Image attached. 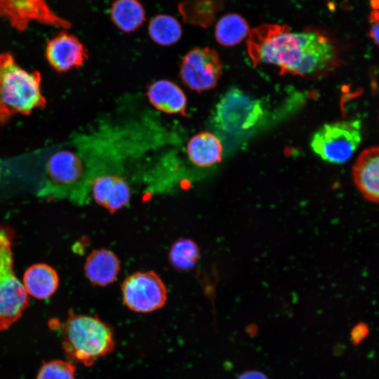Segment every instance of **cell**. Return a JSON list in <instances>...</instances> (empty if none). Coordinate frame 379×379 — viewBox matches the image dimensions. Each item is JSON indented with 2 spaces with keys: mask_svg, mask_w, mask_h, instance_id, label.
Returning <instances> with one entry per match:
<instances>
[{
  "mask_svg": "<svg viewBox=\"0 0 379 379\" xmlns=\"http://www.w3.org/2000/svg\"><path fill=\"white\" fill-rule=\"evenodd\" d=\"M247 51L253 65H275L280 74L321 76L340 58L332 38L315 28L292 31L286 25L264 24L250 31Z\"/></svg>",
  "mask_w": 379,
  "mask_h": 379,
  "instance_id": "1",
  "label": "cell"
},
{
  "mask_svg": "<svg viewBox=\"0 0 379 379\" xmlns=\"http://www.w3.org/2000/svg\"><path fill=\"white\" fill-rule=\"evenodd\" d=\"M49 325L59 330L64 352L74 362L89 367L114 350L113 329L96 316L70 312L64 321L54 319Z\"/></svg>",
  "mask_w": 379,
  "mask_h": 379,
  "instance_id": "2",
  "label": "cell"
},
{
  "mask_svg": "<svg viewBox=\"0 0 379 379\" xmlns=\"http://www.w3.org/2000/svg\"><path fill=\"white\" fill-rule=\"evenodd\" d=\"M41 76L27 72L8 53L0 54V123L15 114L27 115L46 104L41 91Z\"/></svg>",
  "mask_w": 379,
  "mask_h": 379,
  "instance_id": "3",
  "label": "cell"
},
{
  "mask_svg": "<svg viewBox=\"0 0 379 379\" xmlns=\"http://www.w3.org/2000/svg\"><path fill=\"white\" fill-rule=\"evenodd\" d=\"M13 230L0 224V331L18 321L29 306L23 284L14 272Z\"/></svg>",
  "mask_w": 379,
  "mask_h": 379,
  "instance_id": "4",
  "label": "cell"
},
{
  "mask_svg": "<svg viewBox=\"0 0 379 379\" xmlns=\"http://www.w3.org/2000/svg\"><path fill=\"white\" fill-rule=\"evenodd\" d=\"M84 175V162L77 152L67 147L58 149L47 159L37 195L77 200Z\"/></svg>",
  "mask_w": 379,
  "mask_h": 379,
  "instance_id": "5",
  "label": "cell"
},
{
  "mask_svg": "<svg viewBox=\"0 0 379 379\" xmlns=\"http://www.w3.org/2000/svg\"><path fill=\"white\" fill-rule=\"evenodd\" d=\"M362 140V125L359 119L325 124L312 135L310 147L322 160L335 164L348 161Z\"/></svg>",
  "mask_w": 379,
  "mask_h": 379,
  "instance_id": "6",
  "label": "cell"
},
{
  "mask_svg": "<svg viewBox=\"0 0 379 379\" xmlns=\"http://www.w3.org/2000/svg\"><path fill=\"white\" fill-rule=\"evenodd\" d=\"M263 115L264 109L258 100L232 87L215 105L213 120L220 132L236 135L252 128Z\"/></svg>",
  "mask_w": 379,
  "mask_h": 379,
  "instance_id": "7",
  "label": "cell"
},
{
  "mask_svg": "<svg viewBox=\"0 0 379 379\" xmlns=\"http://www.w3.org/2000/svg\"><path fill=\"white\" fill-rule=\"evenodd\" d=\"M122 300L131 311L149 313L163 307L168 298L167 288L153 270L135 272L121 286Z\"/></svg>",
  "mask_w": 379,
  "mask_h": 379,
  "instance_id": "8",
  "label": "cell"
},
{
  "mask_svg": "<svg viewBox=\"0 0 379 379\" xmlns=\"http://www.w3.org/2000/svg\"><path fill=\"white\" fill-rule=\"evenodd\" d=\"M222 73L218 53L210 47H196L182 58L179 75L189 88L201 92L214 88Z\"/></svg>",
  "mask_w": 379,
  "mask_h": 379,
  "instance_id": "9",
  "label": "cell"
},
{
  "mask_svg": "<svg viewBox=\"0 0 379 379\" xmlns=\"http://www.w3.org/2000/svg\"><path fill=\"white\" fill-rule=\"evenodd\" d=\"M0 18L18 31L25 30L32 21L63 29L71 26L52 11L46 0H0Z\"/></svg>",
  "mask_w": 379,
  "mask_h": 379,
  "instance_id": "10",
  "label": "cell"
},
{
  "mask_svg": "<svg viewBox=\"0 0 379 379\" xmlns=\"http://www.w3.org/2000/svg\"><path fill=\"white\" fill-rule=\"evenodd\" d=\"M45 55L51 67L58 72L79 68L88 59V52L82 42L66 31L47 41Z\"/></svg>",
  "mask_w": 379,
  "mask_h": 379,
  "instance_id": "11",
  "label": "cell"
},
{
  "mask_svg": "<svg viewBox=\"0 0 379 379\" xmlns=\"http://www.w3.org/2000/svg\"><path fill=\"white\" fill-rule=\"evenodd\" d=\"M354 182L367 200L379 204V147L363 150L352 167Z\"/></svg>",
  "mask_w": 379,
  "mask_h": 379,
  "instance_id": "12",
  "label": "cell"
},
{
  "mask_svg": "<svg viewBox=\"0 0 379 379\" xmlns=\"http://www.w3.org/2000/svg\"><path fill=\"white\" fill-rule=\"evenodd\" d=\"M95 202L111 213L127 206L131 200L130 187L122 177L105 175L95 179L92 185Z\"/></svg>",
  "mask_w": 379,
  "mask_h": 379,
  "instance_id": "13",
  "label": "cell"
},
{
  "mask_svg": "<svg viewBox=\"0 0 379 379\" xmlns=\"http://www.w3.org/2000/svg\"><path fill=\"white\" fill-rule=\"evenodd\" d=\"M84 274L88 281L96 286H106L112 284L121 270L117 255L107 248L92 251L86 257Z\"/></svg>",
  "mask_w": 379,
  "mask_h": 379,
  "instance_id": "14",
  "label": "cell"
},
{
  "mask_svg": "<svg viewBox=\"0 0 379 379\" xmlns=\"http://www.w3.org/2000/svg\"><path fill=\"white\" fill-rule=\"evenodd\" d=\"M147 97L157 109L166 114H185L187 98L182 89L168 79H159L150 84Z\"/></svg>",
  "mask_w": 379,
  "mask_h": 379,
  "instance_id": "15",
  "label": "cell"
},
{
  "mask_svg": "<svg viewBox=\"0 0 379 379\" xmlns=\"http://www.w3.org/2000/svg\"><path fill=\"white\" fill-rule=\"evenodd\" d=\"M222 145L213 133L201 132L187 142L186 152L190 160L199 167H209L219 163L222 156Z\"/></svg>",
  "mask_w": 379,
  "mask_h": 379,
  "instance_id": "16",
  "label": "cell"
},
{
  "mask_svg": "<svg viewBox=\"0 0 379 379\" xmlns=\"http://www.w3.org/2000/svg\"><path fill=\"white\" fill-rule=\"evenodd\" d=\"M59 276L51 266L37 263L29 267L23 275V286L27 294L37 298L46 299L57 291Z\"/></svg>",
  "mask_w": 379,
  "mask_h": 379,
  "instance_id": "17",
  "label": "cell"
},
{
  "mask_svg": "<svg viewBox=\"0 0 379 379\" xmlns=\"http://www.w3.org/2000/svg\"><path fill=\"white\" fill-rule=\"evenodd\" d=\"M109 15L113 24L127 33L137 30L146 20L145 8L139 0H114Z\"/></svg>",
  "mask_w": 379,
  "mask_h": 379,
  "instance_id": "18",
  "label": "cell"
},
{
  "mask_svg": "<svg viewBox=\"0 0 379 379\" xmlns=\"http://www.w3.org/2000/svg\"><path fill=\"white\" fill-rule=\"evenodd\" d=\"M250 29L246 20L241 15L229 13L222 16L216 23L215 37L225 46H233L249 35Z\"/></svg>",
  "mask_w": 379,
  "mask_h": 379,
  "instance_id": "19",
  "label": "cell"
},
{
  "mask_svg": "<svg viewBox=\"0 0 379 379\" xmlns=\"http://www.w3.org/2000/svg\"><path fill=\"white\" fill-rule=\"evenodd\" d=\"M148 34L154 42L161 46H168L180 39L182 28L180 22L173 16L158 14L149 20Z\"/></svg>",
  "mask_w": 379,
  "mask_h": 379,
  "instance_id": "20",
  "label": "cell"
},
{
  "mask_svg": "<svg viewBox=\"0 0 379 379\" xmlns=\"http://www.w3.org/2000/svg\"><path fill=\"white\" fill-rule=\"evenodd\" d=\"M200 251L197 244L192 239L183 238L175 241L168 252V262L178 271H187L198 262Z\"/></svg>",
  "mask_w": 379,
  "mask_h": 379,
  "instance_id": "21",
  "label": "cell"
},
{
  "mask_svg": "<svg viewBox=\"0 0 379 379\" xmlns=\"http://www.w3.org/2000/svg\"><path fill=\"white\" fill-rule=\"evenodd\" d=\"M36 379H76V366L61 359L46 361L41 366Z\"/></svg>",
  "mask_w": 379,
  "mask_h": 379,
  "instance_id": "22",
  "label": "cell"
},
{
  "mask_svg": "<svg viewBox=\"0 0 379 379\" xmlns=\"http://www.w3.org/2000/svg\"><path fill=\"white\" fill-rule=\"evenodd\" d=\"M369 35L373 41L379 46V10L373 8L369 15Z\"/></svg>",
  "mask_w": 379,
  "mask_h": 379,
  "instance_id": "23",
  "label": "cell"
},
{
  "mask_svg": "<svg viewBox=\"0 0 379 379\" xmlns=\"http://www.w3.org/2000/svg\"><path fill=\"white\" fill-rule=\"evenodd\" d=\"M368 328L364 324H360L357 325L352 331V338L355 342H359L367 333Z\"/></svg>",
  "mask_w": 379,
  "mask_h": 379,
  "instance_id": "24",
  "label": "cell"
},
{
  "mask_svg": "<svg viewBox=\"0 0 379 379\" xmlns=\"http://www.w3.org/2000/svg\"><path fill=\"white\" fill-rule=\"evenodd\" d=\"M239 379H267L264 375L258 372H249L241 375Z\"/></svg>",
  "mask_w": 379,
  "mask_h": 379,
  "instance_id": "25",
  "label": "cell"
}]
</instances>
